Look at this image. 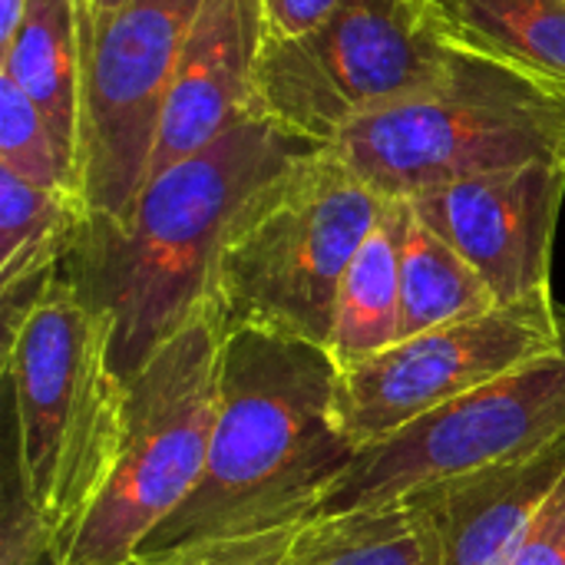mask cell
<instances>
[{"instance_id":"cell-1","label":"cell","mask_w":565,"mask_h":565,"mask_svg":"<svg viewBox=\"0 0 565 565\" xmlns=\"http://www.w3.org/2000/svg\"><path fill=\"white\" fill-rule=\"evenodd\" d=\"M318 149L255 113L149 179L122 215L86 212L60 278L106 321L122 381L212 301L218 252L255 195Z\"/></svg>"},{"instance_id":"cell-2","label":"cell","mask_w":565,"mask_h":565,"mask_svg":"<svg viewBox=\"0 0 565 565\" xmlns=\"http://www.w3.org/2000/svg\"><path fill=\"white\" fill-rule=\"evenodd\" d=\"M338 377L341 364L321 344L225 328L205 470L136 559L156 565L215 543L291 533L315 520L358 457L338 414Z\"/></svg>"},{"instance_id":"cell-3","label":"cell","mask_w":565,"mask_h":565,"mask_svg":"<svg viewBox=\"0 0 565 565\" xmlns=\"http://www.w3.org/2000/svg\"><path fill=\"white\" fill-rule=\"evenodd\" d=\"M3 371L13 401V483L50 546L99 493L122 430L126 381L109 328L60 271L7 301Z\"/></svg>"},{"instance_id":"cell-4","label":"cell","mask_w":565,"mask_h":565,"mask_svg":"<svg viewBox=\"0 0 565 565\" xmlns=\"http://www.w3.org/2000/svg\"><path fill=\"white\" fill-rule=\"evenodd\" d=\"M324 149L384 199L533 162L565 166V89L457 53L437 86L354 119Z\"/></svg>"},{"instance_id":"cell-5","label":"cell","mask_w":565,"mask_h":565,"mask_svg":"<svg viewBox=\"0 0 565 565\" xmlns=\"http://www.w3.org/2000/svg\"><path fill=\"white\" fill-rule=\"evenodd\" d=\"M391 199L328 149L278 175L232 225L212 301L225 328H262L328 348L341 281Z\"/></svg>"},{"instance_id":"cell-6","label":"cell","mask_w":565,"mask_h":565,"mask_svg":"<svg viewBox=\"0 0 565 565\" xmlns=\"http://www.w3.org/2000/svg\"><path fill=\"white\" fill-rule=\"evenodd\" d=\"M225 318L209 301L129 381L109 473L50 565H129L195 490L218 407Z\"/></svg>"},{"instance_id":"cell-7","label":"cell","mask_w":565,"mask_h":565,"mask_svg":"<svg viewBox=\"0 0 565 565\" xmlns=\"http://www.w3.org/2000/svg\"><path fill=\"white\" fill-rule=\"evenodd\" d=\"M454 60L424 0H344L305 36H265L255 113L331 146L354 119L437 86Z\"/></svg>"},{"instance_id":"cell-8","label":"cell","mask_w":565,"mask_h":565,"mask_svg":"<svg viewBox=\"0 0 565 565\" xmlns=\"http://www.w3.org/2000/svg\"><path fill=\"white\" fill-rule=\"evenodd\" d=\"M565 434V311L556 351L358 450L318 516L381 510L407 493L510 460Z\"/></svg>"},{"instance_id":"cell-9","label":"cell","mask_w":565,"mask_h":565,"mask_svg":"<svg viewBox=\"0 0 565 565\" xmlns=\"http://www.w3.org/2000/svg\"><path fill=\"white\" fill-rule=\"evenodd\" d=\"M209 0H126L83 53L79 189L122 215L149 179L169 83Z\"/></svg>"},{"instance_id":"cell-10","label":"cell","mask_w":565,"mask_h":565,"mask_svg":"<svg viewBox=\"0 0 565 565\" xmlns=\"http://www.w3.org/2000/svg\"><path fill=\"white\" fill-rule=\"evenodd\" d=\"M563 305L550 295L497 305L397 341L341 367L338 414L358 450L394 437L450 401L550 354L563 341Z\"/></svg>"},{"instance_id":"cell-11","label":"cell","mask_w":565,"mask_h":565,"mask_svg":"<svg viewBox=\"0 0 565 565\" xmlns=\"http://www.w3.org/2000/svg\"><path fill=\"white\" fill-rule=\"evenodd\" d=\"M563 195V162H533L463 179L407 202L477 268L497 305H516L550 295Z\"/></svg>"},{"instance_id":"cell-12","label":"cell","mask_w":565,"mask_h":565,"mask_svg":"<svg viewBox=\"0 0 565 565\" xmlns=\"http://www.w3.org/2000/svg\"><path fill=\"white\" fill-rule=\"evenodd\" d=\"M565 480V434L540 450L437 480L401 500L420 526L427 565H510Z\"/></svg>"},{"instance_id":"cell-13","label":"cell","mask_w":565,"mask_h":565,"mask_svg":"<svg viewBox=\"0 0 565 565\" xmlns=\"http://www.w3.org/2000/svg\"><path fill=\"white\" fill-rule=\"evenodd\" d=\"M262 46V0L205 3L166 93L149 179L212 146L235 122L255 116V70Z\"/></svg>"},{"instance_id":"cell-14","label":"cell","mask_w":565,"mask_h":565,"mask_svg":"<svg viewBox=\"0 0 565 565\" xmlns=\"http://www.w3.org/2000/svg\"><path fill=\"white\" fill-rule=\"evenodd\" d=\"M457 50L565 89V0H424Z\"/></svg>"},{"instance_id":"cell-15","label":"cell","mask_w":565,"mask_h":565,"mask_svg":"<svg viewBox=\"0 0 565 565\" xmlns=\"http://www.w3.org/2000/svg\"><path fill=\"white\" fill-rule=\"evenodd\" d=\"M0 76L36 106L79 166V0H30L17 36L0 53Z\"/></svg>"},{"instance_id":"cell-16","label":"cell","mask_w":565,"mask_h":565,"mask_svg":"<svg viewBox=\"0 0 565 565\" xmlns=\"http://www.w3.org/2000/svg\"><path fill=\"white\" fill-rule=\"evenodd\" d=\"M407 202L391 199L381 222L354 255L334 308L328 351L341 367L381 354L404 341L401 308V235Z\"/></svg>"},{"instance_id":"cell-17","label":"cell","mask_w":565,"mask_h":565,"mask_svg":"<svg viewBox=\"0 0 565 565\" xmlns=\"http://www.w3.org/2000/svg\"><path fill=\"white\" fill-rule=\"evenodd\" d=\"M86 202L76 192L40 189L0 169V295L3 305L33 295L66 262Z\"/></svg>"},{"instance_id":"cell-18","label":"cell","mask_w":565,"mask_h":565,"mask_svg":"<svg viewBox=\"0 0 565 565\" xmlns=\"http://www.w3.org/2000/svg\"><path fill=\"white\" fill-rule=\"evenodd\" d=\"M401 308L404 338L497 308V298L477 268L437 235L411 202L401 235Z\"/></svg>"},{"instance_id":"cell-19","label":"cell","mask_w":565,"mask_h":565,"mask_svg":"<svg viewBox=\"0 0 565 565\" xmlns=\"http://www.w3.org/2000/svg\"><path fill=\"white\" fill-rule=\"evenodd\" d=\"M281 565H427V546L411 510L394 503L308 520Z\"/></svg>"},{"instance_id":"cell-20","label":"cell","mask_w":565,"mask_h":565,"mask_svg":"<svg viewBox=\"0 0 565 565\" xmlns=\"http://www.w3.org/2000/svg\"><path fill=\"white\" fill-rule=\"evenodd\" d=\"M0 169L40 189L83 195L76 159L7 76H0Z\"/></svg>"},{"instance_id":"cell-21","label":"cell","mask_w":565,"mask_h":565,"mask_svg":"<svg viewBox=\"0 0 565 565\" xmlns=\"http://www.w3.org/2000/svg\"><path fill=\"white\" fill-rule=\"evenodd\" d=\"M291 533L238 540V543H215V546H202L192 553H179V556L162 559L156 565H281L285 550L291 543Z\"/></svg>"},{"instance_id":"cell-22","label":"cell","mask_w":565,"mask_h":565,"mask_svg":"<svg viewBox=\"0 0 565 565\" xmlns=\"http://www.w3.org/2000/svg\"><path fill=\"white\" fill-rule=\"evenodd\" d=\"M510 565H565V480L530 526Z\"/></svg>"},{"instance_id":"cell-23","label":"cell","mask_w":565,"mask_h":565,"mask_svg":"<svg viewBox=\"0 0 565 565\" xmlns=\"http://www.w3.org/2000/svg\"><path fill=\"white\" fill-rule=\"evenodd\" d=\"M344 0H262L265 10V36L295 40L318 30Z\"/></svg>"},{"instance_id":"cell-24","label":"cell","mask_w":565,"mask_h":565,"mask_svg":"<svg viewBox=\"0 0 565 565\" xmlns=\"http://www.w3.org/2000/svg\"><path fill=\"white\" fill-rule=\"evenodd\" d=\"M126 0H79V53L89 50L93 36L99 33V26L122 7Z\"/></svg>"},{"instance_id":"cell-25","label":"cell","mask_w":565,"mask_h":565,"mask_svg":"<svg viewBox=\"0 0 565 565\" xmlns=\"http://www.w3.org/2000/svg\"><path fill=\"white\" fill-rule=\"evenodd\" d=\"M26 3L30 0H0V53L10 46V40L17 36L20 30V20L26 13Z\"/></svg>"},{"instance_id":"cell-26","label":"cell","mask_w":565,"mask_h":565,"mask_svg":"<svg viewBox=\"0 0 565 565\" xmlns=\"http://www.w3.org/2000/svg\"><path fill=\"white\" fill-rule=\"evenodd\" d=\"M129 565H149V563H139V559H132V563H129Z\"/></svg>"}]
</instances>
